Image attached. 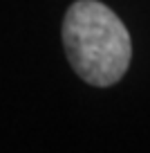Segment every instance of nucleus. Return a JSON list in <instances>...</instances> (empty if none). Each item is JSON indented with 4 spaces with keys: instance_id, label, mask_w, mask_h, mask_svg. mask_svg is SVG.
I'll list each match as a JSON object with an SVG mask.
<instances>
[{
    "instance_id": "obj_1",
    "label": "nucleus",
    "mask_w": 150,
    "mask_h": 153,
    "mask_svg": "<svg viewBox=\"0 0 150 153\" xmlns=\"http://www.w3.org/2000/svg\"><path fill=\"white\" fill-rule=\"evenodd\" d=\"M63 45L76 74L92 86L117 83L132 56L126 25L110 7L96 0H79L67 9Z\"/></svg>"
}]
</instances>
